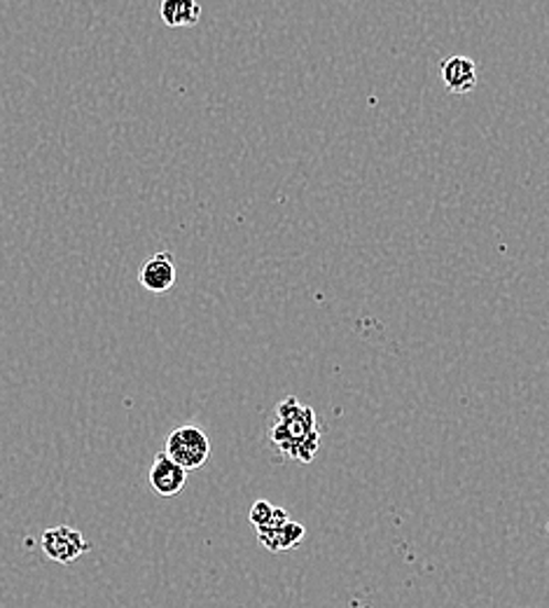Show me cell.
I'll return each mask as SVG.
<instances>
[{"mask_svg":"<svg viewBox=\"0 0 549 608\" xmlns=\"http://www.w3.org/2000/svg\"><path fill=\"white\" fill-rule=\"evenodd\" d=\"M271 442L279 447L283 457L300 463H311L321 445L319 419L313 407L302 405L295 396H288L277 407V424L271 428Z\"/></svg>","mask_w":549,"mask_h":608,"instance_id":"obj_1","label":"cell"},{"mask_svg":"<svg viewBox=\"0 0 549 608\" xmlns=\"http://www.w3.org/2000/svg\"><path fill=\"white\" fill-rule=\"evenodd\" d=\"M164 452L190 473V470H200L208 461L211 440L200 426H179L166 436Z\"/></svg>","mask_w":549,"mask_h":608,"instance_id":"obj_2","label":"cell"},{"mask_svg":"<svg viewBox=\"0 0 549 608\" xmlns=\"http://www.w3.org/2000/svg\"><path fill=\"white\" fill-rule=\"evenodd\" d=\"M41 547L56 564H73L92 551V545L85 541V536L68 524H56L45 529L41 536Z\"/></svg>","mask_w":549,"mask_h":608,"instance_id":"obj_3","label":"cell"},{"mask_svg":"<svg viewBox=\"0 0 549 608\" xmlns=\"http://www.w3.org/2000/svg\"><path fill=\"white\" fill-rule=\"evenodd\" d=\"M258 532V541L267 547L271 553H281V551H290V547L300 545V541L304 538L306 529L292 520L283 508L273 510V518L267 526L255 529Z\"/></svg>","mask_w":549,"mask_h":608,"instance_id":"obj_4","label":"cell"},{"mask_svg":"<svg viewBox=\"0 0 549 608\" xmlns=\"http://www.w3.org/2000/svg\"><path fill=\"white\" fill-rule=\"evenodd\" d=\"M148 482H150L154 494L175 497V494H181L187 484V470L175 463L166 452H160L150 466Z\"/></svg>","mask_w":549,"mask_h":608,"instance_id":"obj_5","label":"cell"},{"mask_svg":"<svg viewBox=\"0 0 549 608\" xmlns=\"http://www.w3.org/2000/svg\"><path fill=\"white\" fill-rule=\"evenodd\" d=\"M139 281L150 292H166L175 286V260L173 255L162 250L154 253L143 263Z\"/></svg>","mask_w":549,"mask_h":608,"instance_id":"obj_6","label":"cell"},{"mask_svg":"<svg viewBox=\"0 0 549 608\" xmlns=\"http://www.w3.org/2000/svg\"><path fill=\"white\" fill-rule=\"evenodd\" d=\"M442 83L451 94H467L477 87V64L467 56H449L440 66Z\"/></svg>","mask_w":549,"mask_h":608,"instance_id":"obj_7","label":"cell"},{"mask_svg":"<svg viewBox=\"0 0 549 608\" xmlns=\"http://www.w3.org/2000/svg\"><path fill=\"white\" fill-rule=\"evenodd\" d=\"M162 22L171 29L194 26L202 19V6L197 0H162Z\"/></svg>","mask_w":549,"mask_h":608,"instance_id":"obj_8","label":"cell"},{"mask_svg":"<svg viewBox=\"0 0 549 608\" xmlns=\"http://www.w3.org/2000/svg\"><path fill=\"white\" fill-rule=\"evenodd\" d=\"M273 510H277V505H271L269 501H255L252 508H250V513H248V520L255 529H262L271 522Z\"/></svg>","mask_w":549,"mask_h":608,"instance_id":"obj_9","label":"cell"}]
</instances>
